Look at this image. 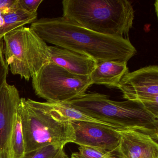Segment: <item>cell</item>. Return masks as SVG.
I'll list each match as a JSON object with an SVG mask.
<instances>
[{
  "label": "cell",
  "mask_w": 158,
  "mask_h": 158,
  "mask_svg": "<svg viewBox=\"0 0 158 158\" xmlns=\"http://www.w3.org/2000/svg\"><path fill=\"white\" fill-rule=\"evenodd\" d=\"M30 28L46 43L94 59L127 62L137 53L129 39L101 35L63 17L42 18Z\"/></svg>",
  "instance_id": "cell-1"
},
{
  "label": "cell",
  "mask_w": 158,
  "mask_h": 158,
  "mask_svg": "<svg viewBox=\"0 0 158 158\" xmlns=\"http://www.w3.org/2000/svg\"><path fill=\"white\" fill-rule=\"evenodd\" d=\"M61 148L54 145H48L26 154L23 158H52Z\"/></svg>",
  "instance_id": "cell-17"
},
{
  "label": "cell",
  "mask_w": 158,
  "mask_h": 158,
  "mask_svg": "<svg viewBox=\"0 0 158 158\" xmlns=\"http://www.w3.org/2000/svg\"><path fill=\"white\" fill-rule=\"evenodd\" d=\"M9 68L5 63L3 53L0 52V89L7 83Z\"/></svg>",
  "instance_id": "cell-19"
},
{
  "label": "cell",
  "mask_w": 158,
  "mask_h": 158,
  "mask_svg": "<svg viewBox=\"0 0 158 158\" xmlns=\"http://www.w3.org/2000/svg\"><path fill=\"white\" fill-rule=\"evenodd\" d=\"M21 98L14 85L7 83L0 89V158H11V136Z\"/></svg>",
  "instance_id": "cell-9"
},
{
  "label": "cell",
  "mask_w": 158,
  "mask_h": 158,
  "mask_svg": "<svg viewBox=\"0 0 158 158\" xmlns=\"http://www.w3.org/2000/svg\"><path fill=\"white\" fill-rule=\"evenodd\" d=\"M43 0H18V4L25 10L32 14H38L39 7Z\"/></svg>",
  "instance_id": "cell-18"
},
{
  "label": "cell",
  "mask_w": 158,
  "mask_h": 158,
  "mask_svg": "<svg viewBox=\"0 0 158 158\" xmlns=\"http://www.w3.org/2000/svg\"><path fill=\"white\" fill-rule=\"evenodd\" d=\"M31 78L35 95L48 102L73 100L85 94L92 85L89 76L71 73L51 61Z\"/></svg>",
  "instance_id": "cell-6"
},
{
  "label": "cell",
  "mask_w": 158,
  "mask_h": 158,
  "mask_svg": "<svg viewBox=\"0 0 158 158\" xmlns=\"http://www.w3.org/2000/svg\"><path fill=\"white\" fill-rule=\"evenodd\" d=\"M75 133L74 143L79 146L100 149L112 153L120 142L118 129L90 122H71Z\"/></svg>",
  "instance_id": "cell-8"
},
{
  "label": "cell",
  "mask_w": 158,
  "mask_h": 158,
  "mask_svg": "<svg viewBox=\"0 0 158 158\" xmlns=\"http://www.w3.org/2000/svg\"><path fill=\"white\" fill-rule=\"evenodd\" d=\"M52 158H70L64 152V148H62Z\"/></svg>",
  "instance_id": "cell-21"
},
{
  "label": "cell",
  "mask_w": 158,
  "mask_h": 158,
  "mask_svg": "<svg viewBox=\"0 0 158 158\" xmlns=\"http://www.w3.org/2000/svg\"><path fill=\"white\" fill-rule=\"evenodd\" d=\"M16 2V0H0V10L12 6Z\"/></svg>",
  "instance_id": "cell-20"
},
{
  "label": "cell",
  "mask_w": 158,
  "mask_h": 158,
  "mask_svg": "<svg viewBox=\"0 0 158 158\" xmlns=\"http://www.w3.org/2000/svg\"><path fill=\"white\" fill-rule=\"evenodd\" d=\"M3 40L5 63L13 74L26 81L50 61L49 46L30 27H22Z\"/></svg>",
  "instance_id": "cell-5"
},
{
  "label": "cell",
  "mask_w": 158,
  "mask_h": 158,
  "mask_svg": "<svg viewBox=\"0 0 158 158\" xmlns=\"http://www.w3.org/2000/svg\"><path fill=\"white\" fill-rule=\"evenodd\" d=\"M37 15L21 8L18 0L12 6L0 10V39L12 31L32 24L37 20Z\"/></svg>",
  "instance_id": "cell-13"
},
{
  "label": "cell",
  "mask_w": 158,
  "mask_h": 158,
  "mask_svg": "<svg viewBox=\"0 0 158 158\" xmlns=\"http://www.w3.org/2000/svg\"><path fill=\"white\" fill-rule=\"evenodd\" d=\"M120 142L115 152L117 158H158V139L147 133L118 129Z\"/></svg>",
  "instance_id": "cell-10"
},
{
  "label": "cell",
  "mask_w": 158,
  "mask_h": 158,
  "mask_svg": "<svg viewBox=\"0 0 158 158\" xmlns=\"http://www.w3.org/2000/svg\"><path fill=\"white\" fill-rule=\"evenodd\" d=\"M64 18L101 35L128 39L135 11L127 0H64Z\"/></svg>",
  "instance_id": "cell-2"
},
{
  "label": "cell",
  "mask_w": 158,
  "mask_h": 158,
  "mask_svg": "<svg viewBox=\"0 0 158 158\" xmlns=\"http://www.w3.org/2000/svg\"><path fill=\"white\" fill-rule=\"evenodd\" d=\"M36 104L52 116L60 120L70 121H82L103 125L116 129H122L115 126L94 119L75 109L67 102H40Z\"/></svg>",
  "instance_id": "cell-14"
},
{
  "label": "cell",
  "mask_w": 158,
  "mask_h": 158,
  "mask_svg": "<svg viewBox=\"0 0 158 158\" xmlns=\"http://www.w3.org/2000/svg\"><path fill=\"white\" fill-rule=\"evenodd\" d=\"M50 61L74 74L89 76L97 64L96 60L86 55L56 46H49Z\"/></svg>",
  "instance_id": "cell-11"
},
{
  "label": "cell",
  "mask_w": 158,
  "mask_h": 158,
  "mask_svg": "<svg viewBox=\"0 0 158 158\" xmlns=\"http://www.w3.org/2000/svg\"><path fill=\"white\" fill-rule=\"evenodd\" d=\"M119 89L127 100L141 102L158 117V66L149 65L126 74Z\"/></svg>",
  "instance_id": "cell-7"
},
{
  "label": "cell",
  "mask_w": 158,
  "mask_h": 158,
  "mask_svg": "<svg viewBox=\"0 0 158 158\" xmlns=\"http://www.w3.org/2000/svg\"><path fill=\"white\" fill-rule=\"evenodd\" d=\"M78 149L72 153L71 158H115L112 153L100 149L80 146Z\"/></svg>",
  "instance_id": "cell-16"
},
{
  "label": "cell",
  "mask_w": 158,
  "mask_h": 158,
  "mask_svg": "<svg viewBox=\"0 0 158 158\" xmlns=\"http://www.w3.org/2000/svg\"><path fill=\"white\" fill-rule=\"evenodd\" d=\"M66 102L94 119L122 129L147 133L158 139V116L141 102L130 100L114 101L107 95L96 92L85 93Z\"/></svg>",
  "instance_id": "cell-3"
},
{
  "label": "cell",
  "mask_w": 158,
  "mask_h": 158,
  "mask_svg": "<svg viewBox=\"0 0 158 158\" xmlns=\"http://www.w3.org/2000/svg\"><path fill=\"white\" fill-rule=\"evenodd\" d=\"M24 141L25 155L48 145L64 148L74 143L75 133L72 123L55 118L36 103L21 98L18 106Z\"/></svg>",
  "instance_id": "cell-4"
},
{
  "label": "cell",
  "mask_w": 158,
  "mask_h": 158,
  "mask_svg": "<svg viewBox=\"0 0 158 158\" xmlns=\"http://www.w3.org/2000/svg\"><path fill=\"white\" fill-rule=\"evenodd\" d=\"M11 158H23L25 155L24 141L18 107L15 114L10 139Z\"/></svg>",
  "instance_id": "cell-15"
},
{
  "label": "cell",
  "mask_w": 158,
  "mask_h": 158,
  "mask_svg": "<svg viewBox=\"0 0 158 158\" xmlns=\"http://www.w3.org/2000/svg\"><path fill=\"white\" fill-rule=\"evenodd\" d=\"M127 63L115 60L97 63L89 75L92 85H104L108 87L118 88L123 77L129 72Z\"/></svg>",
  "instance_id": "cell-12"
}]
</instances>
